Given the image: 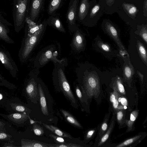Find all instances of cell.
<instances>
[{"label":"cell","instance_id":"836d02e7","mask_svg":"<svg viewBox=\"0 0 147 147\" xmlns=\"http://www.w3.org/2000/svg\"><path fill=\"white\" fill-rule=\"evenodd\" d=\"M141 36L142 37L143 40L147 43V28L146 27H143L141 30L140 33Z\"/></svg>","mask_w":147,"mask_h":147},{"label":"cell","instance_id":"277c9868","mask_svg":"<svg viewBox=\"0 0 147 147\" xmlns=\"http://www.w3.org/2000/svg\"><path fill=\"white\" fill-rule=\"evenodd\" d=\"M31 0H13V17L15 30L19 32L24 27L29 16Z\"/></svg>","mask_w":147,"mask_h":147},{"label":"cell","instance_id":"4316f807","mask_svg":"<svg viewBox=\"0 0 147 147\" xmlns=\"http://www.w3.org/2000/svg\"><path fill=\"white\" fill-rule=\"evenodd\" d=\"M105 28L106 30L110 35L114 38H117V30L114 26L111 23L107 22L105 24Z\"/></svg>","mask_w":147,"mask_h":147},{"label":"cell","instance_id":"9c48e42d","mask_svg":"<svg viewBox=\"0 0 147 147\" xmlns=\"http://www.w3.org/2000/svg\"><path fill=\"white\" fill-rule=\"evenodd\" d=\"M45 2V0H31L29 17L35 22L37 23L40 15L44 9Z\"/></svg>","mask_w":147,"mask_h":147},{"label":"cell","instance_id":"4fadbf2b","mask_svg":"<svg viewBox=\"0 0 147 147\" xmlns=\"http://www.w3.org/2000/svg\"><path fill=\"white\" fill-rule=\"evenodd\" d=\"M40 79L37 77L38 91L39 93L41 110L42 113L44 115H49V113L46 98L41 84L40 82Z\"/></svg>","mask_w":147,"mask_h":147},{"label":"cell","instance_id":"ffe728a7","mask_svg":"<svg viewBox=\"0 0 147 147\" xmlns=\"http://www.w3.org/2000/svg\"><path fill=\"white\" fill-rule=\"evenodd\" d=\"M28 117L25 113H13L8 115L7 117L13 121L20 123L27 120Z\"/></svg>","mask_w":147,"mask_h":147},{"label":"cell","instance_id":"f6af8a7d","mask_svg":"<svg viewBox=\"0 0 147 147\" xmlns=\"http://www.w3.org/2000/svg\"><path fill=\"white\" fill-rule=\"evenodd\" d=\"M4 126V123L0 121V130H2L3 129V127Z\"/></svg>","mask_w":147,"mask_h":147},{"label":"cell","instance_id":"4dcf8cb0","mask_svg":"<svg viewBox=\"0 0 147 147\" xmlns=\"http://www.w3.org/2000/svg\"><path fill=\"white\" fill-rule=\"evenodd\" d=\"M121 95L117 92L114 90L113 92L110 94V100L111 102L112 103L117 98Z\"/></svg>","mask_w":147,"mask_h":147},{"label":"cell","instance_id":"6da1fadb","mask_svg":"<svg viewBox=\"0 0 147 147\" xmlns=\"http://www.w3.org/2000/svg\"><path fill=\"white\" fill-rule=\"evenodd\" d=\"M78 65L75 72L82 90L89 98L97 97L100 92L98 79L89 71L86 64L78 63Z\"/></svg>","mask_w":147,"mask_h":147},{"label":"cell","instance_id":"d6a6232c","mask_svg":"<svg viewBox=\"0 0 147 147\" xmlns=\"http://www.w3.org/2000/svg\"><path fill=\"white\" fill-rule=\"evenodd\" d=\"M96 130L95 129H92L88 131L86 136L85 139L86 140H88L91 139L94 135Z\"/></svg>","mask_w":147,"mask_h":147},{"label":"cell","instance_id":"d4e9b609","mask_svg":"<svg viewBox=\"0 0 147 147\" xmlns=\"http://www.w3.org/2000/svg\"><path fill=\"white\" fill-rule=\"evenodd\" d=\"M115 113L116 114L117 119L119 124L120 125H122L125 122V110H118Z\"/></svg>","mask_w":147,"mask_h":147},{"label":"cell","instance_id":"5bb4252c","mask_svg":"<svg viewBox=\"0 0 147 147\" xmlns=\"http://www.w3.org/2000/svg\"><path fill=\"white\" fill-rule=\"evenodd\" d=\"M66 0H49L47 9L48 14L52 15L56 13V12L63 5Z\"/></svg>","mask_w":147,"mask_h":147},{"label":"cell","instance_id":"8fae6325","mask_svg":"<svg viewBox=\"0 0 147 147\" xmlns=\"http://www.w3.org/2000/svg\"><path fill=\"white\" fill-rule=\"evenodd\" d=\"M76 16V20L82 23L87 16L90 5L88 0H80Z\"/></svg>","mask_w":147,"mask_h":147},{"label":"cell","instance_id":"e575fe53","mask_svg":"<svg viewBox=\"0 0 147 147\" xmlns=\"http://www.w3.org/2000/svg\"><path fill=\"white\" fill-rule=\"evenodd\" d=\"M49 136L53 138L55 140L58 144H62L65 143L64 139L61 137H58L53 134H50Z\"/></svg>","mask_w":147,"mask_h":147},{"label":"cell","instance_id":"9a60e30c","mask_svg":"<svg viewBox=\"0 0 147 147\" xmlns=\"http://www.w3.org/2000/svg\"><path fill=\"white\" fill-rule=\"evenodd\" d=\"M5 24L9 25L0 21V39L8 44H13L14 41L8 35L9 30Z\"/></svg>","mask_w":147,"mask_h":147},{"label":"cell","instance_id":"74e56055","mask_svg":"<svg viewBox=\"0 0 147 147\" xmlns=\"http://www.w3.org/2000/svg\"><path fill=\"white\" fill-rule=\"evenodd\" d=\"M118 98H117L112 103V107L115 113L117 110V107L119 105V102L118 100Z\"/></svg>","mask_w":147,"mask_h":147},{"label":"cell","instance_id":"52a82bcc","mask_svg":"<svg viewBox=\"0 0 147 147\" xmlns=\"http://www.w3.org/2000/svg\"><path fill=\"white\" fill-rule=\"evenodd\" d=\"M0 61L13 77L17 76L18 67L8 51L0 49Z\"/></svg>","mask_w":147,"mask_h":147},{"label":"cell","instance_id":"d590c367","mask_svg":"<svg viewBox=\"0 0 147 147\" xmlns=\"http://www.w3.org/2000/svg\"><path fill=\"white\" fill-rule=\"evenodd\" d=\"M124 74L127 78H130L131 75V69L128 66H126L124 68Z\"/></svg>","mask_w":147,"mask_h":147},{"label":"cell","instance_id":"7a4b0ae2","mask_svg":"<svg viewBox=\"0 0 147 147\" xmlns=\"http://www.w3.org/2000/svg\"><path fill=\"white\" fill-rule=\"evenodd\" d=\"M54 68L52 73V79L56 88H59L72 103H75V98L66 78L65 70L68 64L67 59L63 58L60 61L53 63Z\"/></svg>","mask_w":147,"mask_h":147},{"label":"cell","instance_id":"83f0119b","mask_svg":"<svg viewBox=\"0 0 147 147\" xmlns=\"http://www.w3.org/2000/svg\"><path fill=\"white\" fill-rule=\"evenodd\" d=\"M33 130L34 134L37 136H41L44 133L43 128L36 124H33Z\"/></svg>","mask_w":147,"mask_h":147},{"label":"cell","instance_id":"ee69618b","mask_svg":"<svg viewBox=\"0 0 147 147\" xmlns=\"http://www.w3.org/2000/svg\"><path fill=\"white\" fill-rule=\"evenodd\" d=\"M115 0H106L107 3L108 5H111L114 2Z\"/></svg>","mask_w":147,"mask_h":147},{"label":"cell","instance_id":"30bf717a","mask_svg":"<svg viewBox=\"0 0 147 147\" xmlns=\"http://www.w3.org/2000/svg\"><path fill=\"white\" fill-rule=\"evenodd\" d=\"M26 86V90L28 96L32 99H37L38 88L37 81V74L31 72Z\"/></svg>","mask_w":147,"mask_h":147},{"label":"cell","instance_id":"5b68a950","mask_svg":"<svg viewBox=\"0 0 147 147\" xmlns=\"http://www.w3.org/2000/svg\"><path fill=\"white\" fill-rule=\"evenodd\" d=\"M53 45H50L42 49L37 54L34 61V66L38 69L43 67L50 61L53 63L61 61L57 57L58 53Z\"/></svg>","mask_w":147,"mask_h":147},{"label":"cell","instance_id":"e0dca14e","mask_svg":"<svg viewBox=\"0 0 147 147\" xmlns=\"http://www.w3.org/2000/svg\"><path fill=\"white\" fill-rule=\"evenodd\" d=\"M115 124V118L114 115H113L111 119V124L108 129L100 138L98 146H100L107 140L114 128Z\"/></svg>","mask_w":147,"mask_h":147},{"label":"cell","instance_id":"cb8c5ba5","mask_svg":"<svg viewBox=\"0 0 147 147\" xmlns=\"http://www.w3.org/2000/svg\"><path fill=\"white\" fill-rule=\"evenodd\" d=\"M123 5L124 9L130 16H135L138 12L137 8L133 5L124 3L123 4Z\"/></svg>","mask_w":147,"mask_h":147},{"label":"cell","instance_id":"b9f144b4","mask_svg":"<svg viewBox=\"0 0 147 147\" xmlns=\"http://www.w3.org/2000/svg\"><path fill=\"white\" fill-rule=\"evenodd\" d=\"M0 82L2 84H9V82H8L3 77L1 74H0Z\"/></svg>","mask_w":147,"mask_h":147},{"label":"cell","instance_id":"681fc988","mask_svg":"<svg viewBox=\"0 0 147 147\" xmlns=\"http://www.w3.org/2000/svg\"><path fill=\"white\" fill-rule=\"evenodd\" d=\"M123 107H124V108L125 109L127 108V107L126 106H123Z\"/></svg>","mask_w":147,"mask_h":147},{"label":"cell","instance_id":"7dc6e473","mask_svg":"<svg viewBox=\"0 0 147 147\" xmlns=\"http://www.w3.org/2000/svg\"><path fill=\"white\" fill-rule=\"evenodd\" d=\"M117 109L118 110H123L125 109L124 108L123 106L122 105H119L118 106Z\"/></svg>","mask_w":147,"mask_h":147},{"label":"cell","instance_id":"7402d4cb","mask_svg":"<svg viewBox=\"0 0 147 147\" xmlns=\"http://www.w3.org/2000/svg\"><path fill=\"white\" fill-rule=\"evenodd\" d=\"M113 88L114 90L116 91L121 95L125 94L124 87L120 79H117L115 80L113 84Z\"/></svg>","mask_w":147,"mask_h":147},{"label":"cell","instance_id":"603a6c76","mask_svg":"<svg viewBox=\"0 0 147 147\" xmlns=\"http://www.w3.org/2000/svg\"><path fill=\"white\" fill-rule=\"evenodd\" d=\"M110 115V113L105 115L104 120L101 124L99 133L100 138L105 133L108 129V122Z\"/></svg>","mask_w":147,"mask_h":147},{"label":"cell","instance_id":"1f68e13d","mask_svg":"<svg viewBox=\"0 0 147 147\" xmlns=\"http://www.w3.org/2000/svg\"><path fill=\"white\" fill-rule=\"evenodd\" d=\"M11 137L6 134L0 131V140H5L8 141L10 140Z\"/></svg>","mask_w":147,"mask_h":147},{"label":"cell","instance_id":"d6986e66","mask_svg":"<svg viewBox=\"0 0 147 147\" xmlns=\"http://www.w3.org/2000/svg\"><path fill=\"white\" fill-rule=\"evenodd\" d=\"M63 115L67 120L70 124L79 128L82 127L80 124L70 113L63 109H60Z\"/></svg>","mask_w":147,"mask_h":147},{"label":"cell","instance_id":"484cf974","mask_svg":"<svg viewBox=\"0 0 147 147\" xmlns=\"http://www.w3.org/2000/svg\"><path fill=\"white\" fill-rule=\"evenodd\" d=\"M141 135H138L126 140L123 142L118 145L117 147H122L127 146L134 142L138 140L141 137Z\"/></svg>","mask_w":147,"mask_h":147},{"label":"cell","instance_id":"f1b7e54d","mask_svg":"<svg viewBox=\"0 0 147 147\" xmlns=\"http://www.w3.org/2000/svg\"><path fill=\"white\" fill-rule=\"evenodd\" d=\"M82 146L78 144L72 143H65L56 144H52L51 147H80Z\"/></svg>","mask_w":147,"mask_h":147},{"label":"cell","instance_id":"c3c4849f","mask_svg":"<svg viewBox=\"0 0 147 147\" xmlns=\"http://www.w3.org/2000/svg\"><path fill=\"white\" fill-rule=\"evenodd\" d=\"M3 98V96L1 94H0V100H1Z\"/></svg>","mask_w":147,"mask_h":147},{"label":"cell","instance_id":"2e32d148","mask_svg":"<svg viewBox=\"0 0 147 147\" xmlns=\"http://www.w3.org/2000/svg\"><path fill=\"white\" fill-rule=\"evenodd\" d=\"M22 147H51L52 144L45 143L37 141L23 139L22 140Z\"/></svg>","mask_w":147,"mask_h":147},{"label":"cell","instance_id":"3957f363","mask_svg":"<svg viewBox=\"0 0 147 147\" xmlns=\"http://www.w3.org/2000/svg\"><path fill=\"white\" fill-rule=\"evenodd\" d=\"M47 25V21L42 28L34 34L29 35L25 30V34L18 53L20 61H26L31 52L42 39Z\"/></svg>","mask_w":147,"mask_h":147},{"label":"cell","instance_id":"ab89813d","mask_svg":"<svg viewBox=\"0 0 147 147\" xmlns=\"http://www.w3.org/2000/svg\"><path fill=\"white\" fill-rule=\"evenodd\" d=\"M120 102L121 105L123 106H127V99L123 96L122 97L121 96Z\"/></svg>","mask_w":147,"mask_h":147},{"label":"cell","instance_id":"f35d334b","mask_svg":"<svg viewBox=\"0 0 147 147\" xmlns=\"http://www.w3.org/2000/svg\"><path fill=\"white\" fill-rule=\"evenodd\" d=\"M15 109L18 111L23 112L25 111L26 110V108L23 106L20 105L15 106L14 107Z\"/></svg>","mask_w":147,"mask_h":147},{"label":"cell","instance_id":"ba28073f","mask_svg":"<svg viewBox=\"0 0 147 147\" xmlns=\"http://www.w3.org/2000/svg\"><path fill=\"white\" fill-rule=\"evenodd\" d=\"M73 33L70 46L74 52L79 53L83 51L85 47L84 36L82 31L78 28Z\"/></svg>","mask_w":147,"mask_h":147},{"label":"cell","instance_id":"bcb514c9","mask_svg":"<svg viewBox=\"0 0 147 147\" xmlns=\"http://www.w3.org/2000/svg\"><path fill=\"white\" fill-rule=\"evenodd\" d=\"M28 118H29V119H30V123L31 124H33L34 123H36V122H38L39 123H40V122H39V121H34L32 120V119H31L30 118V117L29 116L28 117Z\"/></svg>","mask_w":147,"mask_h":147},{"label":"cell","instance_id":"8992f818","mask_svg":"<svg viewBox=\"0 0 147 147\" xmlns=\"http://www.w3.org/2000/svg\"><path fill=\"white\" fill-rule=\"evenodd\" d=\"M80 0H70L66 14V18L68 29L74 33L78 27L76 24V16Z\"/></svg>","mask_w":147,"mask_h":147},{"label":"cell","instance_id":"f546056e","mask_svg":"<svg viewBox=\"0 0 147 147\" xmlns=\"http://www.w3.org/2000/svg\"><path fill=\"white\" fill-rule=\"evenodd\" d=\"M138 51L141 56L146 62L147 53L146 50L143 45L139 44L138 47Z\"/></svg>","mask_w":147,"mask_h":147},{"label":"cell","instance_id":"7c38bea8","mask_svg":"<svg viewBox=\"0 0 147 147\" xmlns=\"http://www.w3.org/2000/svg\"><path fill=\"white\" fill-rule=\"evenodd\" d=\"M47 20V25L53 27L59 32L66 33V30L60 20L59 14L56 13L50 15Z\"/></svg>","mask_w":147,"mask_h":147},{"label":"cell","instance_id":"7bdbcfd3","mask_svg":"<svg viewBox=\"0 0 147 147\" xmlns=\"http://www.w3.org/2000/svg\"><path fill=\"white\" fill-rule=\"evenodd\" d=\"M147 0H145L144 3V16H147Z\"/></svg>","mask_w":147,"mask_h":147},{"label":"cell","instance_id":"44dd1931","mask_svg":"<svg viewBox=\"0 0 147 147\" xmlns=\"http://www.w3.org/2000/svg\"><path fill=\"white\" fill-rule=\"evenodd\" d=\"M138 110H135L132 111L130 114L129 120H125V122L127 126L128 131H130L132 129L134 123L138 116Z\"/></svg>","mask_w":147,"mask_h":147},{"label":"cell","instance_id":"60d3db41","mask_svg":"<svg viewBox=\"0 0 147 147\" xmlns=\"http://www.w3.org/2000/svg\"><path fill=\"white\" fill-rule=\"evenodd\" d=\"M101 48L105 51L108 52L110 51V48L107 45L102 44L101 45Z\"/></svg>","mask_w":147,"mask_h":147},{"label":"cell","instance_id":"ac0fdd59","mask_svg":"<svg viewBox=\"0 0 147 147\" xmlns=\"http://www.w3.org/2000/svg\"><path fill=\"white\" fill-rule=\"evenodd\" d=\"M43 125L47 129L59 136L71 138V136L69 134L64 132L57 127L51 125L43 123Z\"/></svg>","mask_w":147,"mask_h":147},{"label":"cell","instance_id":"8d00e7d4","mask_svg":"<svg viewBox=\"0 0 147 147\" xmlns=\"http://www.w3.org/2000/svg\"><path fill=\"white\" fill-rule=\"evenodd\" d=\"M76 94L81 101H82V95L81 92L78 86L77 85L76 87Z\"/></svg>","mask_w":147,"mask_h":147}]
</instances>
